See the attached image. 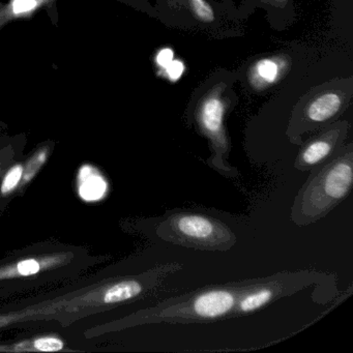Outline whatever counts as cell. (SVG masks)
I'll return each instance as SVG.
<instances>
[{"label": "cell", "mask_w": 353, "mask_h": 353, "mask_svg": "<svg viewBox=\"0 0 353 353\" xmlns=\"http://www.w3.org/2000/svg\"><path fill=\"white\" fill-rule=\"evenodd\" d=\"M256 280L257 278L245 279L202 287L132 314L115 324L114 328L121 330L150 323H210L228 319L241 293Z\"/></svg>", "instance_id": "6da1fadb"}, {"label": "cell", "mask_w": 353, "mask_h": 353, "mask_svg": "<svg viewBox=\"0 0 353 353\" xmlns=\"http://www.w3.org/2000/svg\"><path fill=\"white\" fill-rule=\"evenodd\" d=\"M310 172L291 208V220L297 226L321 220L348 197L353 183L352 144L341 146Z\"/></svg>", "instance_id": "7a4b0ae2"}, {"label": "cell", "mask_w": 353, "mask_h": 353, "mask_svg": "<svg viewBox=\"0 0 353 353\" xmlns=\"http://www.w3.org/2000/svg\"><path fill=\"white\" fill-rule=\"evenodd\" d=\"M157 235L173 245L208 252L229 251L237 241L222 221L198 212L169 214L157 227Z\"/></svg>", "instance_id": "3957f363"}, {"label": "cell", "mask_w": 353, "mask_h": 353, "mask_svg": "<svg viewBox=\"0 0 353 353\" xmlns=\"http://www.w3.org/2000/svg\"><path fill=\"white\" fill-rule=\"evenodd\" d=\"M336 278L328 272L314 270L282 272L257 280L245 289L228 319L251 315L283 297L291 296L313 285L334 284Z\"/></svg>", "instance_id": "277c9868"}, {"label": "cell", "mask_w": 353, "mask_h": 353, "mask_svg": "<svg viewBox=\"0 0 353 353\" xmlns=\"http://www.w3.org/2000/svg\"><path fill=\"white\" fill-rule=\"evenodd\" d=\"M223 90L224 85H218L201 99L196 110V121L202 135L208 138L212 148L214 157L208 162L225 174L233 175L236 170L227 165L230 143L225 130V114L228 106L227 101L223 98Z\"/></svg>", "instance_id": "5b68a950"}, {"label": "cell", "mask_w": 353, "mask_h": 353, "mask_svg": "<svg viewBox=\"0 0 353 353\" xmlns=\"http://www.w3.org/2000/svg\"><path fill=\"white\" fill-rule=\"evenodd\" d=\"M348 130V123H339L312 138L299 150L295 159V169L307 172L325 162L340 150Z\"/></svg>", "instance_id": "8992f818"}, {"label": "cell", "mask_w": 353, "mask_h": 353, "mask_svg": "<svg viewBox=\"0 0 353 353\" xmlns=\"http://www.w3.org/2000/svg\"><path fill=\"white\" fill-rule=\"evenodd\" d=\"M344 98L336 92H327L312 99L303 109L301 123L305 129L332 121L342 110Z\"/></svg>", "instance_id": "52a82bcc"}, {"label": "cell", "mask_w": 353, "mask_h": 353, "mask_svg": "<svg viewBox=\"0 0 353 353\" xmlns=\"http://www.w3.org/2000/svg\"><path fill=\"white\" fill-rule=\"evenodd\" d=\"M286 57H272L259 59L250 68L248 78L252 88L263 90L276 84L287 70Z\"/></svg>", "instance_id": "ba28073f"}, {"label": "cell", "mask_w": 353, "mask_h": 353, "mask_svg": "<svg viewBox=\"0 0 353 353\" xmlns=\"http://www.w3.org/2000/svg\"><path fill=\"white\" fill-rule=\"evenodd\" d=\"M59 260H61V256L46 258L30 257L20 259L16 263L0 268V280L34 276V274L42 272L44 268H49L54 264L59 263Z\"/></svg>", "instance_id": "9c48e42d"}, {"label": "cell", "mask_w": 353, "mask_h": 353, "mask_svg": "<svg viewBox=\"0 0 353 353\" xmlns=\"http://www.w3.org/2000/svg\"><path fill=\"white\" fill-rule=\"evenodd\" d=\"M45 0H11L5 10L0 12V26L19 16L28 15L43 5Z\"/></svg>", "instance_id": "30bf717a"}, {"label": "cell", "mask_w": 353, "mask_h": 353, "mask_svg": "<svg viewBox=\"0 0 353 353\" xmlns=\"http://www.w3.org/2000/svg\"><path fill=\"white\" fill-rule=\"evenodd\" d=\"M106 189L100 175L96 174L92 170L83 173V181L80 185V194L86 200H97L101 197L103 191Z\"/></svg>", "instance_id": "8fae6325"}, {"label": "cell", "mask_w": 353, "mask_h": 353, "mask_svg": "<svg viewBox=\"0 0 353 353\" xmlns=\"http://www.w3.org/2000/svg\"><path fill=\"white\" fill-rule=\"evenodd\" d=\"M24 166L15 164L8 168L0 179V195L9 196L20 187L23 176Z\"/></svg>", "instance_id": "7c38bea8"}, {"label": "cell", "mask_w": 353, "mask_h": 353, "mask_svg": "<svg viewBox=\"0 0 353 353\" xmlns=\"http://www.w3.org/2000/svg\"><path fill=\"white\" fill-rule=\"evenodd\" d=\"M49 156L48 148H41L32 158L28 159L24 167L23 176L19 188H24L30 181L34 179L37 173L42 168Z\"/></svg>", "instance_id": "4fadbf2b"}, {"label": "cell", "mask_w": 353, "mask_h": 353, "mask_svg": "<svg viewBox=\"0 0 353 353\" xmlns=\"http://www.w3.org/2000/svg\"><path fill=\"white\" fill-rule=\"evenodd\" d=\"M189 3L196 19L203 23H212L214 21V10L206 0H189Z\"/></svg>", "instance_id": "5bb4252c"}, {"label": "cell", "mask_w": 353, "mask_h": 353, "mask_svg": "<svg viewBox=\"0 0 353 353\" xmlns=\"http://www.w3.org/2000/svg\"><path fill=\"white\" fill-rule=\"evenodd\" d=\"M30 350L41 351V352H57L63 348V342L55 336H43L36 339L32 344Z\"/></svg>", "instance_id": "9a60e30c"}, {"label": "cell", "mask_w": 353, "mask_h": 353, "mask_svg": "<svg viewBox=\"0 0 353 353\" xmlns=\"http://www.w3.org/2000/svg\"><path fill=\"white\" fill-rule=\"evenodd\" d=\"M163 71H164L165 77L169 81L177 82L183 77L185 71V65L183 61L174 59Z\"/></svg>", "instance_id": "2e32d148"}, {"label": "cell", "mask_w": 353, "mask_h": 353, "mask_svg": "<svg viewBox=\"0 0 353 353\" xmlns=\"http://www.w3.org/2000/svg\"><path fill=\"white\" fill-rule=\"evenodd\" d=\"M156 65L161 70H164L174 59V52L171 48H163L156 55Z\"/></svg>", "instance_id": "e0dca14e"}, {"label": "cell", "mask_w": 353, "mask_h": 353, "mask_svg": "<svg viewBox=\"0 0 353 353\" xmlns=\"http://www.w3.org/2000/svg\"><path fill=\"white\" fill-rule=\"evenodd\" d=\"M13 158L14 152L12 150H5L0 152V179L3 177L6 170L9 168L10 164L14 160Z\"/></svg>", "instance_id": "ac0fdd59"}]
</instances>
